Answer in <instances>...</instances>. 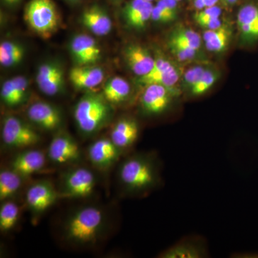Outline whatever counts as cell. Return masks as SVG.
<instances>
[{
	"instance_id": "obj_31",
	"label": "cell",
	"mask_w": 258,
	"mask_h": 258,
	"mask_svg": "<svg viewBox=\"0 0 258 258\" xmlns=\"http://www.w3.org/2000/svg\"><path fill=\"white\" fill-rule=\"evenodd\" d=\"M207 68L203 66H196L190 68L183 75L182 85L181 87L184 91H189L191 88L198 83Z\"/></svg>"
},
{
	"instance_id": "obj_12",
	"label": "cell",
	"mask_w": 258,
	"mask_h": 258,
	"mask_svg": "<svg viewBox=\"0 0 258 258\" xmlns=\"http://www.w3.org/2000/svg\"><path fill=\"white\" fill-rule=\"evenodd\" d=\"M69 47L77 66L93 64L101 59V47L94 38L86 34L76 35L71 40Z\"/></svg>"
},
{
	"instance_id": "obj_25",
	"label": "cell",
	"mask_w": 258,
	"mask_h": 258,
	"mask_svg": "<svg viewBox=\"0 0 258 258\" xmlns=\"http://www.w3.org/2000/svg\"><path fill=\"white\" fill-rule=\"evenodd\" d=\"M23 176L13 169H3L0 172V200L6 201L18 193L23 184Z\"/></svg>"
},
{
	"instance_id": "obj_28",
	"label": "cell",
	"mask_w": 258,
	"mask_h": 258,
	"mask_svg": "<svg viewBox=\"0 0 258 258\" xmlns=\"http://www.w3.org/2000/svg\"><path fill=\"white\" fill-rule=\"evenodd\" d=\"M20 217V208L15 202L6 200L0 208V230L8 232L13 230Z\"/></svg>"
},
{
	"instance_id": "obj_42",
	"label": "cell",
	"mask_w": 258,
	"mask_h": 258,
	"mask_svg": "<svg viewBox=\"0 0 258 258\" xmlns=\"http://www.w3.org/2000/svg\"><path fill=\"white\" fill-rule=\"evenodd\" d=\"M177 1L179 2V3H180V2L183 1V0H177Z\"/></svg>"
},
{
	"instance_id": "obj_7",
	"label": "cell",
	"mask_w": 258,
	"mask_h": 258,
	"mask_svg": "<svg viewBox=\"0 0 258 258\" xmlns=\"http://www.w3.org/2000/svg\"><path fill=\"white\" fill-rule=\"evenodd\" d=\"M241 43L244 47L258 45V0H244L236 17Z\"/></svg>"
},
{
	"instance_id": "obj_11",
	"label": "cell",
	"mask_w": 258,
	"mask_h": 258,
	"mask_svg": "<svg viewBox=\"0 0 258 258\" xmlns=\"http://www.w3.org/2000/svg\"><path fill=\"white\" fill-rule=\"evenodd\" d=\"M36 82L39 89L44 94L54 96L64 87V71L60 64L55 61L44 62L37 70Z\"/></svg>"
},
{
	"instance_id": "obj_36",
	"label": "cell",
	"mask_w": 258,
	"mask_h": 258,
	"mask_svg": "<svg viewBox=\"0 0 258 258\" xmlns=\"http://www.w3.org/2000/svg\"><path fill=\"white\" fill-rule=\"evenodd\" d=\"M171 13L179 15V2L177 0H158L157 4Z\"/></svg>"
},
{
	"instance_id": "obj_13",
	"label": "cell",
	"mask_w": 258,
	"mask_h": 258,
	"mask_svg": "<svg viewBox=\"0 0 258 258\" xmlns=\"http://www.w3.org/2000/svg\"><path fill=\"white\" fill-rule=\"evenodd\" d=\"M122 151L110 138H101L93 142L88 149V159L100 169H107L114 165Z\"/></svg>"
},
{
	"instance_id": "obj_37",
	"label": "cell",
	"mask_w": 258,
	"mask_h": 258,
	"mask_svg": "<svg viewBox=\"0 0 258 258\" xmlns=\"http://www.w3.org/2000/svg\"><path fill=\"white\" fill-rule=\"evenodd\" d=\"M198 25L203 28L208 30H215L221 27L222 21L220 18L210 19V20H202L196 21Z\"/></svg>"
},
{
	"instance_id": "obj_22",
	"label": "cell",
	"mask_w": 258,
	"mask_h": 258,
	"mask_svg": "<svg viewBox=\"0 0 258 258\" xmlns=\"http://www.w3.org/2000/svg\"><path fill=\"white\" fill-rule=\"evenodd\" d=\"M82 24L97 36H106L112 29L111 18L101 7L93 5L83 12L81 16Z\"/></svg>"
},
{
	"instance_id": "obj_18",
	"label": "cell",
	"mask_w": 258,
	"mask_h": 258,
	"mask_svg": "<svg viewBox=\"0 0 258 258\" xmlns=\"http://www.w3.org/2000/svg\"><path fill=\"white\" fill-rule=\"evenodd\" d=\"M139 123L132 117H123L112 128L110 139L118 149L123 150L133 147L138 140Z\"/></svg>"
},
{
	"instance_id": "obj_1",
	"label": "cell",
	"mask_w": 258,
	"mask_h": 258,
	"mask_svg": "<svg viewBox=\"0 0 258 258\" xmlns=\"http://www.w3.org/2000/svg\"><path fill=\"white\" fill-rule=\"evenodd\" d=\"M118 179L128 195H142L149 192L161 182L159 160L155 155L149 153L130 156L120 164Z\"/></svg>"
},
{
	"instance_id": "obj_35",
	"label": "cell",
	"mask_w": 258,
	"mask_h": 258,
	"mask_svg": "<svg viewBox=\"0 0 258 258\" xmlns=\"http://www.w3.org/2000/svg\"><path fill=\"white\" fill-rule=\"evenodd\" d=\"M222 14V10L218 5L206 8L205 9L197 11L194 15L195 22L202 20H210V19L220 18Z\"/></svg>"
},
{
	"instance_id": "obj_17",
	"label": "cell",
	"mask_w": 258,
	"mask_h": 258,
	"mask_svg": "<svg viewBox=\"0 0 258 258\" xmlns=\"http://www.w3.org/2000/svg\"><path fill=\"white\" fill-rule=\"evenodd\" d=\"M123 55L127 66L138 77L149 74L155 64V57L147 47L139 44H129L125 47Z\"/></svg>"
},
{
	"instance_id": "obj_14",
	"label": "cell",
	"mask_w": 258,
	"mask_h": 258,
	"mask_svg": "<svg viewBox=\"0 0 258 258\" xmlns=\"http://www.w3.org/2000/svg\"><path fill=\"white\" fill-rule=\"evenodd\" d=\"M60 195L48 181H42L31 185L26 193V203L36 214L46 211L54 205Z\"/></svg>"
},
{
	"instance_id": "obj_15",
	"label": "cell",
	"mask_w": 258,
	"mask_h": 258,
	"mask_svg": "<svg viewBox=\"0 0 258 258\" xmlns=\"http://www.w3.org/2000/svg\"><path fill=\"white\" fill-rule=\"evenodd\" d=\"M29 119L44 130L54 131L62 124L60 111L50 103L37 101L29 107L27 112Z\"/></svg>"
},
{
	"instance_id": "obj_20",
	"label": "cell",
	"mask_w": 258,
	"mask_h": 258,
	"mask_svg": "<svg viewBox=\"0 0 258 258\" xmlns=\"http://www.w3.org/2000/svg\"><path fill=\"white\" fill-rule=\"evenodd\" d=\"M152 2L145 0H131L125 5L123 16L129 28L141 30L152 19L153 8Z\"/></svg>"
},
{
	"instance_id": "obj_9",
	"label": "cell",
	"mask_w": 258,
	"mask_h": 258,
	"mask_svg": "<svg viewBox=\"0 0 258 258\" xmlns=\"http://www.w3.org/2000/svg\"><path fill=\"white\" fill-rule=\"evenodd\" d=\"M181 77L180 70L170 60L164 57H156L155 64L152 71L146 76L139 77L137 82L142 86L158 84L171 89L174 88Z\"/></svg>"
},
{
	"instance_id": "obj_16",
	"label": "cell",
	"mask_w": 258,
	"mask_h": 258,
	"mask_svg": "<svg viewBox=\"0 0 258 258\" xmlns=\"http://www.w3.org/2000/svg\"><path fill=\"white\" fill-rule=\"evenodd\" d=\"M208 246L203 239L189 237L181 240L159 254L161 258L208 257Z\"/></svg>"
},
{
	"instance_id": "obj_19",
	"label": "cell",
	"mask_w": 258,
	"mask_h": 258,
	"mask_svg": "<svg viewBox=\"0 0 258 258\" xmlns=\"http://www.w3.org/2000/svg\"><path fill=\"white\" fill-rule=\"evenodd\" d=\"M46 162L45 154L37 149H27L15 156L11 169L23 177L31 176L43 169Z\"/></svg>"
},
{
	"instance_id": "obj_30",
	"label": "cell",
	"mask_w": 258,
	"mask_h": 258,
	"mask_svg": "<svg viewBox=\"0 0 258 258\" xmlns=\"http://www.w3.org/2000/svg\"><path fill=\"white\" fill-rule=\"evenodd\" d=\"M168 47L171 53L180 62H189L195 60L200 53V50L178 44L168 43Z\"/></svg>"
},
{
	"instance_id": "obj_33",
	"label": "cell",
	"mask_w": 258,
	"mask_h": 258,
	"mask_svg": "<svg viewBox=\"0 0 258 258\" xmlns=\"http://www.w3.org/2000/svg\"><path fill=\"white\" fill-rule=\"evenodd\" d=\"M177 18V15L174 14L159 5H155L153 8L151 20L158 23H169L174 21Z\"/></svg>"
},
{
	"instance_id": "obj_38",
	"label": "cell",
	"mask_w": 258,
	"mask_h": 258,
	"mask_svg": "<svg viewBox=\"0 0 258 258\" xmlns=\"http://www.w3.org/2000/svg\"><path fill=\"white\" fill-rule=\"evenodd\" d=\"M5 4L8 5H15L20 3L21 0H3Z\"/></svg>"
},
{
	"instance_id": "obj_5",
	"label": "cell",
	"mask_w": 258,
	"mask_h": 258,
	"mask_svg": "<svg viewBox=\"0 0 258 258\" xmlns=\"http://www.w3.org/2000/svg\"><path fill=\"white\" fill-rule=\"evenodd\" d=\"M2 139L8 148L23 149L39 143L40 136L23 120L8 115L3 121Z\"/></svg>"
},
{
	"instance_id": "obj_40",
	"label": "cell",
	"mask_w": 258,
	"mask_h": 258,
	"mask_svg": "<svg viewBox=\"0 0 258 258\" xmlns=\"http://www.w3.org/2000/svg\"><path fill=\"white\" fill-rule=\"evenodd\" d=\"M67 1L71 2V3H75V2L79 1V0H67Z\"/></svg>"
},
{
	"instance_id": "obj_26",
	"label": "cell",
	"mask_w": 258,
	"mask_h": 258,
	"mask_svg": "<svg viewBox=\"0 0 258 258\" xmlns=\"http://www.w3.org/2000/svg\"><path fill=\"white\" fill-rule=\"evenodd\" d=\"M168 43L178 44L200 50L202 46V37L192 29L179 27L171 32Z\"/></svg>"
},
{
	"instance_id": "obj_4",
	"label": "cell",
	"mask_w": 258,
	"mask_h": 258,
	"mask_svg": "<svg viewBox=\"0 0 258 258\" xmlns=\"http://www.w3.org/2000/svg\"><path fill=\"white\" fill-rule=\"evenodd\" d=\"M24 18L29 28L44 39L50 38L60 28V16L53 0H30Z\"/></svg>"
},
{
	"instance_id": "obj_27",
	"label": "cell",
	"mask_w": 258,
	"mask_h": 258,
	"mask_svg": "<svg viewBox=\"0 0 258 258\" xmlns=\"http://www.w3.org/2000/svg\"><path fill=\"white\" fill-rule=\"evenodd\" d=\"M25 56L23 47L17 42L4 41L0 45V63L4 67H12L22 62Z\"/></svg>"
},
{
	"instance_id": "obj_6",
	"label": "cell",
	"mask_w": 258,
	"mask_h": 258,
	"mask_svg": "<svg viewBox=\"0 0 258 258\" xmlns=\"http://www.w3.org/2000/svg\"><path fill=\"white\" fill-rule=\"evenodd\" d=\"M179 91L158 84L145 86L140 99L142 112L147 115H158L170 108Z\"/></svg>"
},
{
	"instance_id": "obj_2",
	"label": "cell",
	"mask_w": 258,
	"mask_h": 258,
	"mask_svg": "<svg viewBox=\"0 0 258 258\" xmlns=\"http://www.w3.org/2000/svg\"><path fill=\"white\" fill-rule=\"evenodd\" d=\"M106 224L105 214L96 206H86L73 212L63 227L66 240L76 246H91L99 240Z\"/></svg>"
},
{
	"instance_id": "obj_23",
	"label": "cell",
	"mask_w": 258,
	"mask_h": 258,
	"mask_svg": "<svg viewBox=\"0 0 258 258\" xmlns=\"http://www.w3.org/2000/svg\"><path fill=\"white\" fill-rule=\"evenodd\" d=\"M232 28L228 24H222L215 30H208L203 33L205 46L210 52L220 53L228 47L232 38Z\"/></svg>"
},
{
	"instance_id": "obj_21",
	"label": "cell",
	"mask_w": 258,
	"mask_h": 258,
	"mask_svg": "<svg viewBox=\"0 0 258 258\" xmlns=\"http://www.w3.org/2000/svg\"><path fill=\"white\" fill-rule=\"evenodd\" d=\"M69 79L78 89L90 90L103 82L104 73L101 68L93 64L76 66L70 71Z\"/></svg>"
},
{
	"instance_id": "obj_32",
	"label": "cell",
	"mask_w": 258,
	"mask_h": 258,
	"mask_svg": "<svg viewBox=\"0 0 258 258\" xmlns=\"http://www.w3.org/2000/svg\"><path fill=\"white\" fill-rule=\"evenodd\" d=\"M1 98L5 104L8 107L18 106L13 79L7 80L3 83L1 89Z\"/></svg>"
},
{
	"instance_id": "obj_41",
	"label": "cell",
	"mask_w": 258,
	"mask_h": 258,
	"mask_svg": "<svg viewBox=\"0 0 258 258\" xmlns=\"http://www.w3.org/2000/svg\"><path fill=\"white\" fill-rule=\"evenodd\" d=\"M145 1H148V2H152L154 1V0H145Z\"/></svg>"
},
{
	"instance_id": "obj_29",
	"label": "cell",
	"mask_w": 258,
	"mask_h": 258,
	"mask_svg": "<svg viewBox=\"0 0 258 258\" xmlns=\"http://www.w3.org/2000/svg\"><path fill=\"white\" fill-rule=\"evenodd\" d=\"M220 76V73L217 70L207 69L198 83L189 91L190 96L197 97L205 94L216 83Z\"/></svg>"
},
{
	"instance_id": "obj_3",
	"label": "cell",
	"mask_w": 258,
	"mask_h": 258,
	"mask_svg": "<svg viewBox=\"0 0 258 258\" xmlns=\"http://www.w3.org/2000/svg\"><path fill=\"white\" fill-rule=\"evenodd\" d=\"M110 104L103 94L88 93L80 98L74 108V118L79 130L90 136L103 128L111 116Z\"/></svg>"
},
{
	"instance_id": "obj_10",
	"label": "cell",
	"mask_w": 258,
	"mask_h": 258,
	"mask_svg": "<svg viewBox=\"0 0 258 258\" xmlns=\"http://www.w3.org/2000/svg\"><path fill=\"white\" fill-rule=\"evenodd\" d=\"M49 159L56 164H67L81 159L79 144L66 133L57 134L51 140L47 150Z\"/></svg>"
},
{
	"instance_id": "obj_34",
	"label": "cell",
	"mask_w": 258,
	"mask_h": 258,
	"mask_svg": "<svg viewBox=\"0 0 258 258\" xmlns=\"http://www.w3.org/2000/svg\"><path fill=\"white\" fill-rule=\"evenodd\" d=\"M14 82L15 92H16L18 104H21L25 99L28 90V81L22 76L13 78Z\"/></svg>"
},
{
	"instance_id": "obj_8",
	"label": "cell",
	"mask_w": 258,
	"mask_h": 258,
	"mask_svg": "<svg viewBox=\"0 0 258 258\" xmlns=\"http://www.w3.org/2000/svg\"><path fill=\"white\" fill-rule=\"evenodd\" d=\"M96 186V178L92 171L86 167H78L64 176L62 197L66 198H85L92 195Z\"/></svg>"
},
{
	"instance_id": "obj_39",
	"label": "cell",
	"mask_w": 258,
	"mask_h": 258,
	"mask_svg": "<svg viewBox=\"0 0 258 258\" xmlns=\"http://www.w3.org/2000/svg\"><path fill=\"white\" fill-rule=\"evenodd\" d=\"M111 1L113 2V3H120V2L121 1V0H111Z\"/></svg>"
},
{
	"instance_id": "obj_24",
	"label": "cell",
	"mask_w": 258,
	"mask_h": 258,
	"mask_svg": "<svg viewBox=\"0 0 258 258\" xmlns=\"http://www.w3.org/2000/svg\"><path fill=\"white\" fill-rule=\"evenodd\" d=\"M132 88L128 81L120 77L110 79L103 89V97L108 103L118 104L128 99Z\"/></svg>"
}]
</instances>
